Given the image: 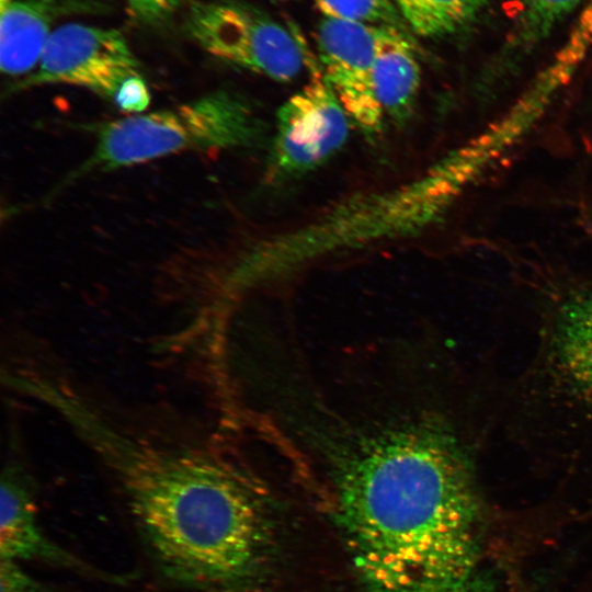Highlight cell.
<instances>
[{"label":"cell","instance_id":"cell-1","mask_svg":"<svg viewBox=\"0 0 592 592\" xmlns=\"http://www.w3.org/2000/svg\"><path fill=\"white\" fill-rule=\"evenodd\" d=\"M367 434L331 463V513L356 573L368 592H457L477 555L467 455L431 419Z\"/></svg>","mask_w":592,"mask_h":592},{"label":"cell","instance_id":"cell-2","mask_svg":"<svg viewBox=\"0 0 592 592\" xmlns=\"http://www.w3.org/2000/svg\"><path fill=\"white\" fill-rule=\"evenodd\" d=\"M57 411L113 471L160 572L193 589L240 592L272 539L271 500L247 467L209 444L119 429L75 392Z\"/></svg>","mask_w":592,"mask_h":592},{"label":"cell","instance_id":"cell-3","mask_svg":"<svg viewBox=\"0 0 592 592\" xmlns=\"http://www.w3.org/2000/svg\"><path fill=\"white\" fill-rule=\"evenodd\" d=\"M90 129L94 149L73 177L187 151L247 148L258 141L261 122L247 101L219 90L173 107L98 123Z\"/></svg>","mask_w":592,"mask_h":592},{"label":"cell","instance_id":"cell-4","mask_svg":"<svg viewBox=\"0 0 592 592\" xmlns=\"http://www.w3.org/2000/svg\"><path fill=\"white\" fill-rule=\"evenodd\" d=\"M452 203L433 167L391 189L352 198L306 227L257 244V261L270 280L320 254L406 238L437 219Z\"/></svg>","mask_w":592,"mask_h":592},{"label":"cell","instance_id":"cell-5","mask_svg":"<svg viewBox=\"0 0 592 592\" xmlns=\"http://www.w3.org/2000/svg\"><path fill=\"white\" fill-rule=\"evenodd\" d=\"M185 30L213 57L278 82L297 78L310 59L292 31L235 1L191 3Z\"/></svg>","mask_w":592,"mask_h":592},{"label":"cell","instance_id":"cell-6","mask_svg":"<svg viewBox=\"0 0 592 592\" xmlns=\"http://www.w3.org/2000/svg\"><path fill=\"white\" fill-rule=\"evenodd\" d=\"M307 82L276 113L267 161L270 181L312 171L345 145L352 121L320 67L309 59Z\"/></svg>","mask_w":592,"mask_h":592},{"label":"cell","instance_id":"cell-7","mask_svg":"<svg viewBox=\"0 0 592 592\" xmlns=\"http://www.w3.org/2000/svg\"><path fill=\"white\" fill-rule=\"evenodd\" d=\"M137 69L136 57L116 30L64 24L53 31L36 68L14 90L69 84L113 101L119 86L137 75Z\"/></svg>","mask_w":592,"mask_h":592},{"label":"cell","instance_id":"cell-8","mask_svg":"<svg viewBox=\"0 0 592 592\" xmlns=\"http://www.w3.org/2000/svg\"><path fill=\"white\" fill-rule=\"evenodd\" d=\"M384 26L325 18L317 32L321 70L352 124L373 138L384 113L373 89V67Z\"/></svg>","mask_w":592,"mask_h":592},{"label":"cell","instance_id":"cell-9","mask_svg":"<svg viewBox=\"0 0 592 592\" xmlns=\"http://www.w3.org/2000/svg\"><path fill=\"white\" fill-rule=\"evenodd\" d=\"M91 5L75 0H13L0 8L1 71L30 75L54 31L53 23L65 14L88 11Z\"/></svg>","mask_w":592,"mask_h":592},{"label":"cell","instance_id":"cell-10","mask_svg":"<svg viewBox=\"0 0 592 592\" xmlns=\"http://www.w3.org/2000/svg\"><path fill=\"white\" fill-rule=\"evenodd\" d=\"M0 559L44 560L82 568L47 538L38 525L32 494L18 469L5 468L0 483Z\"/></svg>","mask_w":592,"mask_h":592},{"label":"cell","instance_id":"cell-11","mask_svg":"<svg viewBox=\"0 0 592 592\" xmlns=\"http://www.w3.org/2000/svg\"><path fill=\"white\" fill-rule=\"evenodd\" d=\"M421 83L420 65L403 31L384 26L373 67V89L385 117L403 123Z\"/></svg>","mask_w":592,"mask_h":592},{"label":"cell","instance_id":"cell-12","mask_svg":"<svg viewBox=\"0 0 592 592\" xmlns=\"http://www.w3.org/2000/svg\"><path fill=\"white\" fill-rule=\"evenodd\" d=\"M555 352L572 384L592 397V291L572 295L561 306L555 330Z\"/></svg>","mask_w":592,"mask_h":592},{"label":"cell","instance_id":"cell-13","mask_svg":"<svg viewBox=\"0 0 592 592\" xmlns=\"http://www.w3.org/2000/svg\"><path fill=\"white\" fill-rule=\"evenodd\" d=\"M405 24L423 37L454 34L470 24L486 0H392Z\"/></svg>","mask_w":592,"mask_h":592},{"label":"cell","instance_id":"cell-14","mask_svg":"<svg viewBox=\"0 0 592 592\" xmlns=\"http://www.w3.org/2000/svg\"><path fill=\"white\" fill-rule=\"evenodd\" d=\"M583 0H509L512 38L519 45H534Z\"/></svg>","mask_w":592,"mask_h":592},{"label":"cell","instance_id":"cell-15","mask_svg":"<svg viewBox=\"0 0 592 592\" xmlns=\"http://www.w3.org/2000/svg\"><path fill=\"white\" fill-rule=\"evenodd\" d=\"M325 18L389 26H407L392 0H314Z\"/></svg>","mask_w":592,"mask_h":592},{"label":"cell","instance_id":"cell-16","mask_svg":"<svg viewBox=\"0 0 592 592\" xmlns=\"http://www.w3.org/2000/svg\"><path fill=\"white\" fill-rule=\"evenodd\" d=\"M592 49V0H588L560 54L581 64Z\"/></svg>","mask_w":592,"mask_h":592},{"label":"cell","instance_id":"cell-17","mask_svg":"<svg viewBox=\"0 0 592 592\" xmlns=\"http://www.w3.org/2000/svg\"><path fill=\"white\" fill-rule=\"evenodd\" d=\"M113 103L127 115L144 113L150 103V93L139 73L127 78L117 89Z\"/></svg>","mask_w":592,"mask_h":592},{"label":"cell","instance_id":"cell-18","mask_svg":"<svg viewBox=\"0 0 592 592\" xmlns=\"http://www.w3.org/2000/svg\"><path fill=\"white\" fill-rule=\"evenodd\" d=\"M187 0H126L132 18L151 25L169 19Z\"/></svg>","mask_w":592,"mask_h":592},{"label":"cell","instance_id":"cell-19","mask_svg":"<svg viewBox=\"0 0 592 592\" xmlns=\"http://www.w3.org/2000/svg\"><path fill=\"white\" fill-rule=\"evenodd\" d=\"M0 592H47L15 560L0 559Z\"/></svg>","mask_w":592,"mask_h":592},{"label":"cell","instance_id":"cell-20","mask_svg":"<svg viewBox=\"0 0 592 592\" xmlns=\"http://www.w3.org/2000/svg\"><path fill=\"white\" fill-rule=\"evenodd\" d=\"M457 592H498L490 583L481 579H474L473 576L460 587Z\"/></svg>","mask_w":592,"mask_h":592},{"label":"cell","instance_id":"cell-21","mask_svg":"<svg viewBox=\"0 0 592 592\" xmlns=\"http://www.w3.org/2000/svg\"><path fill=\"white\" fill-rule=\"evenodd\" d=\"M13 0H0V8L5 7L8 3L12 2Z\"/></svg>","mask_w":592,"mask_h":592},{"label":"cell","instance_id":"cell-22","mask_svg":"<svg viewBox=\"0 0 592 592\" xmlns=\"http://www.w3.org/2000/svg\"><path fill=\"white\" fill-rule=\"evenodd\" d=\"M213 592H238V591H213Z\"/></svg>","mask_w":592,"mask_h":592}]
</instances>
